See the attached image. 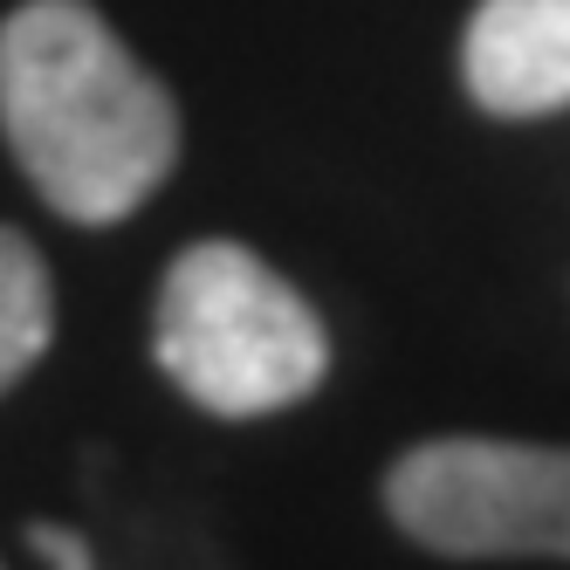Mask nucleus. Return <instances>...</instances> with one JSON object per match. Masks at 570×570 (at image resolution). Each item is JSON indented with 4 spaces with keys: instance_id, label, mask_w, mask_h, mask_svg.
I'll return each mask as SVG.
<instances>
[{
    "instance_id": "f03ea898",
    "label": "nucleus",
    "mask_w": 570,
    "mask_h": 570,
    "mask_svg": "<svg viewBox=\"0 0 570 570\" xmlns=\"http://www.w3.org/2000/svg\"><path fill=\"white\" fill-rule=\"evenodd\" d=\"M151 351L199 413H289L331 372V331L296 282L240 240H193L173 255L151 303Z\"/></svg>"
},
{
    "instance_id": "7ed1b4c3",
    "label": "nucleus",
    "mask_w": 570,
    "mask_h": 570,
    "mask_svg": "<svg viewBox=\"0 0 570 570\" xmlns=\"http://www.w3.org/2000/svg\"><path fill=\"white\" fill-rule=\"evenodd\" d=\"M385 509L433 557H570V446L426 440L392 461Z\"/></svg>"
},
{
    "instance_id": "39448f33",
    "label": "nucleus",
    "mask_w": 570,
    "mask_h": 570,
    "mask_svg": "<svg viewBox=\"0 0 570 570\" xmlns=\"http://www.w3.org/2000/svg\"><path fill=\"white\" fill-rule=\"evenodd\" d=\"M56 337V282L28 234L0 227V392H14Z\"/></svg>"
},
{
    "instance_id": "f257e3e1",
    "label": "nucleus",
    "mask_w": 570,
    "mask_h": 570,
    "mask_svg": "<svg viewBox=\"0 0 570 570\" xmlns=\"http://www.w3.org/2000/svg\"><path fill=\"white\" fill-rule=\"evenodd\" d=\"M0 138L76 227L138 214L179 166V104L90 0H21L0 21Z\"/></svg>"
},
{
    "instance_id": "20e7f679",
    "label": "nucleus",
    "mask_w": 570,
    "mask_h": 570,
    "mask_svg": "<svg viewBox=\"0 0 570 570\" xmlns=\"http://www.w3.org/2000/svg\"><path fill=\"white\" fill-rule=\"evenodd\" d=\"M461 83L488 117L570 110V0H481L461 35Z\"/></svg>"
},
{
    "instance_id": "423d86ee",
    "label": "nucleus",
    "mask_w": 570,
    "mask_h": 570,
    "mask_svg": "<svg viewBox=\"0 0 570 570\" xmlns=\"http://www.w3.org/2000/svg\"><path fill=\"white\" fill-rule=\"evenodd\" d=\"M28 543H35V557H42L49 570H97V563H90V550H83V537H76V529L35 522V529H28Z\"/></svg>"
}]
</instances>
